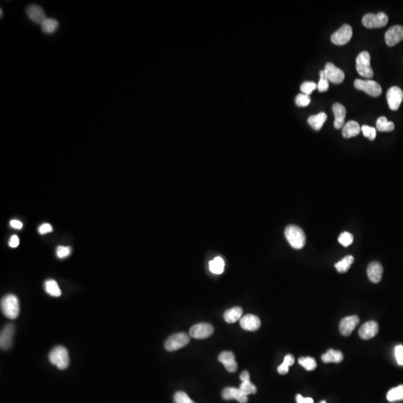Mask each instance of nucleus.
I'll return each instance as SVG.
<instances>
[{"label":"nucleus","mask_w":403,"mask_h":403,"mask_svg":"<svg viewBox=\"0 0 403 403\" xmlns=\"http://www.w3.org/2000/svg\"><path fill=\"white\" fill-rule=\"evenodd\" d=\"M38 18L43 29L54 36L62 37L71 27L66 15L55 6H46L41 9Z\"/></svg>","instance_id":"1"},{"label":"nucleus","mask_w":403,"mask_h":403,"mask_svg":"<svg viewBox=\"0 0 403 403\" xmlns=\"http://www.w3.org/2000/svg\"><path fill=\"white\" fill-rule=\"evenodd\" d=\"M65 50L81 51L89 42L88 31L81 27H70L61 37Z\"/></svg>","instance_id":"2"},{"label":"nucleus","mask_w":403,"mask_h":403,"mask_svg":"<svg viewBox=\"0 0 403 403\" xmlns=\"http://www.w3.org/2000/svg\"><path fill=\"white\" fill-rule=\"evenodd\" d=\"M107 372L103 369H89L85 373V386L89 388H96L105 383Z\"/></svg>","instance_id":"3"},{"label":"nucleus","mask_w":403,"mask_h":403,"mask_svg":"<svg viewBox=\"0 0 403 403\" xmlns=\"http://www.w3.org/2000/svg\"><path fill=\"white\" fill-rule=\"evenodd\" d=\"M337 393L332 386H324L314 393V403H336Z\"/></svg>","instance_id":"4"},{"label":"nucleus","mask_w":403,"mask_h":403,"mask_svg":"<svg viewBox=\"0 0 403 403\" xmlns=\"http://www.w3.org/2000/svg\"><path fill=\"white\" fill-rule=\"evenodd\" d=\"M79 347V339L74 335H65L57 343V349L61 352H68Z\"/></svg>","instance_id":"5"},{"label":"nucleus","mask_w":403,"mask_h":403,"mask_svg":"<svg viewBox=\"0 0 403 403\" xmlns=\"http://www.w3.org/2000/svg\"><path fill=\"white\" fill-rule=\"evenodd\" d=\"M29 356H26V353H18L17 356L15 358L14 364H13L15 371L24 372V371L29 369Z\"/></svg>","instance_id":"6"},{"label":"nucleus","mask_w":403,"mask_h":403,"mask_svg":"<svg viewBox=\"0 0 403 403\" xmlns=\"http://www.w3.org/2000/svg\"><path fill=\"white\" fill-rule=\"evenodd\" d=\"M15 337L20 343H24V344H31L34 342V335L31 333L29 330H18L15 332Z\"/></svg>","instance_id":"7"},{"label":"nucleus","mask_w":403,"mask_h":403,"mask_svg":"<svg viewBox=\"0 0 403 403\" xmlns=\"http://www.w3.org/2000/svg\"><path fill=\"white\" fill-rule=\"evenodd\" d=\"M0 17H1V26H3V14L0 15Z\"/></svg>","instance_id":"8"}]
</instances>
